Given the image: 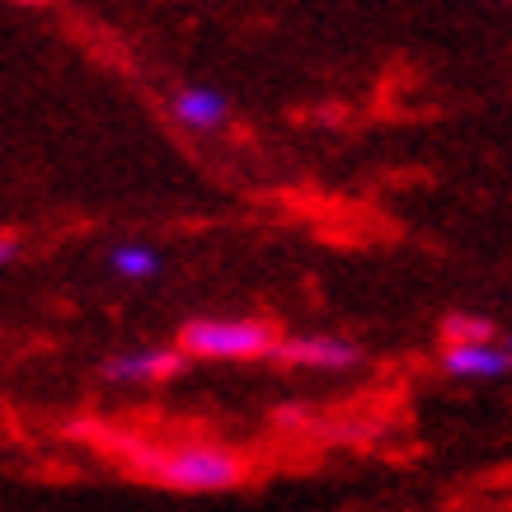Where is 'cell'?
<instances>
[{"instance_id": "1", "label": "cell", "mask_w": 512, "mask_h": 512, "mask_svg": "<svg viewBox=\"0 0 512 512\" xmlns=\"http://www.w3.org/2000/svg\"><path fill=\"white\" fill-rule=\"evenodd\" d=\"M137 466L179 494H226V489H240L249 475L245 456L221 442H179L165 451H141Z\"/></svg>"}, {"instance_id": "2", "label": "cell", "mask_w": 512, "mask_h": 512, "mask_svg": "<svg viewBox=\"0 0 512 512\" xmlns=\"http://www.w3.org/2000/svg\"><path fill=\"white\" fill-rule=\"evenodd\" d=\"M278 325L259 315H202L179 325V348L188 362H264L278 357Z\"/></svg>"}, {"instance_id": "3", "label": "cell", "mask_w": 512, "mask_h": 512, "mask_svg": "<svg viewBox=\"0 0 512 512\" xmlns=\"http://www.w3.org/2000/svg\"><path fill=\"white\" fill-rule=\"evenodd\" d=\"M188 367V353L179 343H141V348H118L99 362V376L109 386H156Z\"/></svg>"}, {"instance_id": "4", "label": "cell", "mask_w": 512, "mask_h": 512, "mask_svg": "<svg viewBox=\"0 0 512 512\" xmlns=\"http://www.w3.org/2000/svg\"><path fill=\"white\" fill-rule=\"evenodd\" d=\"M362 343L343 339V334H282L278 343V362L287 367H301V372H329V376H343V372H357L362 367Z\"/></svg>"}, {"instance_id": "5", "label": "cell", "mask_w": 512, "mask_h": 512, "mask_svg": "<svg viewBox=\"0 0 512 512\" xmlns=\"http://www.w3.org/2000/svg\"><path fill=\"white\" fill-rule=\"evenodd\" d=\"M442 376L451 381H503L512 376V353L508 343H442V357H437Z\"/></svg>"}, {"instance_id": "6", "label": "cell", "mask_w": 512, "mask_h": 512, "mask_svg": "<svg viewBox=\"0 0 512 512\" xmlns=\"http://www.w3.org/2000/svg\"><path fill=\"white\" fill-rule=\"evenodd\" d=\"M170 113L174 123L188 127V132H217L231 118V99L221 90H207V85H188V90H179L170 99Z\"/></svg>"}, {"instance_id": "7", "label": "cell", "mask_w": 512, "mask_h": 512, "mask_svg": "<svg viewBox=\"0 0 512 512\" xmlns=\"http://www.w3.org/2000/svg\"><path fill=\"white\" fill-rule=\"evenodd\" d=\"M104 264H109L113 278H123V282H151V278H160L165 254L156 245H146V240H123V245H113L104 254Z\"/></svg>"}, {"instance_id": "8", "label": "cell", "mask_w": 512, "mask_h": 512, "mask_svg": "<svg viewBox=\"0 0 512 512\" xmlns=\"http://www.w3.org/2000/svg\"><path fill=\"white\" fill-rule=\"evenodd\" d=\"M437 334H442V343H494V339H503V329H498L494 320H484V315H466V311L442 315Z\"/></svg>"}, {"instance_id": "9", "label": "cell", "mask_w": 512, "mask_h": 512, "mask_svg": "<svg viewBox=\"0 0 512 512\" xmlns=\"http://www.w3.org/2000/svg\"><path fill=\"white\" fill-rule=\"evenodd\" d=\"M15 259H19V240H15V235L0 231V268H10Z\"/></svg>"}, {"instance_id": "10", "label": "cell", "mask_w": 512, "mask_h": 512, "mask_svg": "<svg viewBox=\"0 0 512 512\" xmlns=\"http://www.w3.org/2000/svg\"><path fill=\"white\" fill-rule=\"evenodd\" d=\"M503 343H508V353H512V329H503Z\"/></svg>"}, {"instance_id": "11", "label": "cell", "mask_w": 512, "mask_h": 512, "mask_svg": "<svg viewBox=\"0 0 512 512\" xmlns=\"http://www.w3.org/2000/svg\"><path fill=\"white\" fill-rule=\"evenodd\" d=\"M19 5H52V0H19Z\"/></svg>"}]
</instances>
